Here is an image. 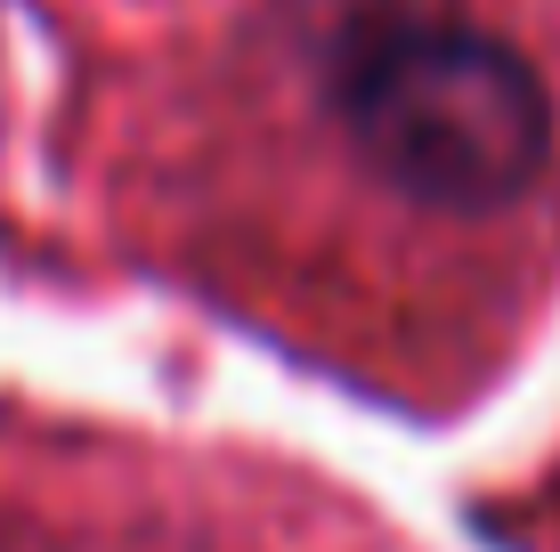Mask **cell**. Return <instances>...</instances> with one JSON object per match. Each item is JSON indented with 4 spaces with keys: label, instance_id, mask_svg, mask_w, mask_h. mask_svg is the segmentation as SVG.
Returning a JSON list of instances; mask_svg holds the SVG:
<instances>
[{
    "label": "cell",
    "instance_id": "6da1fadb",
    "mask_svg": "<svg viewBox=\"0 0 560 552\" xmlns=\"http://www.w3.org/2000/svg\"><path fill=\"white\" fill-rule=\"evenodd\" d=\"M552 171V73L479 0H253L139 155L179 269L334 366L382 269L512 227Z\"/></svg>",
    "mask_w": 560,
    "mask_h": 552
}]
</instances>
